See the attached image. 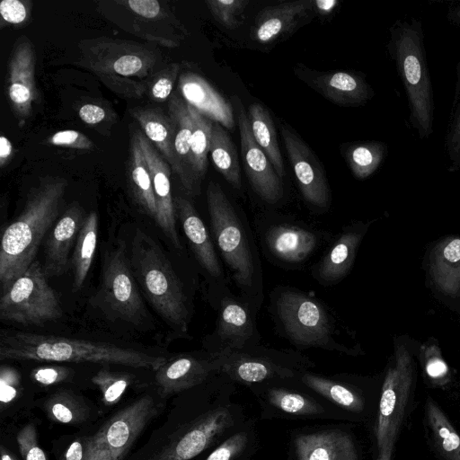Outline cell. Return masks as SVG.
Returning <instances> with one entry per match:
<instances>
[{"instance_id":"6da1fadb","label":"cell","mask_w":460,"mask_h":460,"mask_svg":"<svg viewBox=\"0 0 460 460\" xmlns=\"http://www.w3.org/2000/svg\"><path fill=\"white\" fill-rule=\"evenodd\" d=\"M67 181L46 176L27 194L23 210L4 231L0 247V284L6 290L35 261L40 244L58 219Z\"/></svg>"},{"instance_id":"7a4b0ae2","label":"cell","mask_w":460,"mask_h":460,"mask_svg":"<svg viewBox=\"0 0 460 460\" xmlns=\"http://www.w3.org/2000/svg\"><path fill=\"white\" fill-rule=\"evenodd\" d=\"M211 230L241 297L257 310L263 300L262 267L249 223L216 181L208 184Z\"/></svg>"},{"instance_id":"3957f363","label":"cell","mask_w":460,"mask_h":460,"mask_svg":"<svg viewBox=\"0 0 460 460\" xmlns=\"http://www.w3.org/2000/svg\"><path fill=\"white\" fill-rule=\"evenodd\" d=\"M0 359L115 364L155 371L167 360L116 344L23 332L2 333Z\"/></svg>"},{"instance_id":"277c9868","label":"cell","mask_w":460,"mask_h":460,"mask_svg":"<svg viewBox=\"0 0 460 460\" xmlns=\"http://www.w3.org/2000/svg\"><path fill=\"white\" fill-rule=\"evenodd\" d=\"M76 64L96 75L114 93L127 98H140L147 84L143 79L154 71L159 56L150 48L134 41L99 37L79 42Z\"/></svg>"},{"instance_id":"5b68a950","label":"cell","mask_w":460,"mask_h":460,"mask_svg":"<svg viewBox=\"0 0 460 460\" xmlns=\"http://www.w3.org/2000/svg\"><path fill=\"white\" fill-rule=\"evenodd\" d=\"M131 247V266L147 300L172 330L186 334L188 299L172 264L155 242L139 230Z\"/></svg>"},{"instance_id":"8992f818","label":"cell","mask_w":460,"mask_h":460,"mask_svg":"<svg viewBox=\"0 0 460 460\" xmlns=\"http://www.w3.org/2000/svg\"><path fill=\"white\" fill-rule=\"evenodd\" d=\"M389 49L407 94L410 121L421 138L433 131L434 100L420 21H398L391 28Z\"/></svg>"},{"instance_id":"52a82bcc","label":"cell","mask_w":460,"mask_h":460,"mask_svg":"<svg viewBox=\"0 0 460 460\" xmlns=\"http://www.w3.org/2000/svg\"><path fill=\"white\" fill-rule=\"evenodd\" d=\"M271 312L279 331L295 346L350 354L332 314L318 299L294 288L279 287L271 295Z\"/></svg>"},{"instance_id":"ba28073f","label":"cell","mask_w":460,"mask_h":460,"mask_svg":"<svg viewBox=\"0 0 460 460\" xmlns=\"http://www.w3.org/2000/svg\"><path fill=\"white\" fill-rule=\"evenodd\" d=\"M217 354L218 373L246 385L295 379L312 366V362L297 351L260 344Z\"/></svg>"},{"instance_id":"9c48e42d","label":"cell","mask_w":460,"mask_h":460,"mask_svg":"<svg viewBox=\"0 0 460 460\" xmlns=\"http://www.w3.org/2000/svg\"><path fill=\"white\" fill-rule=\"evenodd\" d=\"M62 314L59 299L37 261L2 292L0 319L3 321L42 324L59 319Z\"/></svg>"},{"instance_id":"30bf717a","label":"cell","mask_w":460,"mask_h":460,"mask_svg":"<svg viewBox=\"0 0 460 460\" xmlns=\"http://www.w3.org/2000/svg\"><path fill=\"white\" fill-rule=\"evenodd\" d=\"M157 410L153 397L147 394L118 411L85 439L83 460H121Z\"/></svg>"},{"instance_id":"8fae6325","label":"cell","mask_w":460,"mask_h":460,"mask_svg":"<svg viewBox=\"0 0 460 460\" xmlns=\"http://www.w3.org/2000/svg\"><path fill=\"white\" fill-rule=\"evenodd\" d=\"M96 300L114 319L139 325L146 318V309L122 246L105 255Z\"/></svg>"},{"instance_id":"7c38bea8","label":"cell","mask_w":460,"mask_h":460,"mask_svg":"<svg viewBox=\"0 0 460 460\" xmlns=\"http://www.w3.org/2000/svg\"><path fill=\"white\" fill-rule=\"evenodd\" d=\"M217 291L216 328L207 341V350L227 353L259 344L258 310L243 297L234 295L227 285L218 288Z\"/></svg>"},{"instance_id":"4fadbf2b","label":"cell","mask_w":460,"mask_h":460,"mask_svg":"<svg viewBox=\"0 0 460 460\" xmlns=\"http://www.w3.org/2000/svg\"><path fill=\"white\" fill-rule=\"evenodd\" d=\"M413 368L410 353L402 344H396L394 364L386 372L382 387L376 425L379 450L394 445L410 398Z\"/></svg>"},{"instance_id":"5bb4252c","label":"cell","mask_w":460,"mask_h":460,"mask_svg":"<svg viewBox=\"0 0 460 460\" xmlns=\"http://www.w3.org/2000/svg\"><path fill=\"white\" fill-rule=\"evenodd\" d=\"M238 124L241 151L245 174L257 196L268 204H277L284 197L282 179L270 159L255 141L243 104L236 95L232 96Z\"/></svg>"},{"instance_id":"9a60e30c","label":"cell","mask_w":460,"mask_h":460,"mask_svg":"<svg viewBox=\"0 0 460 460\" xmlns=\"http://www.w3.org/2000/svg\"><path fill=\"white\" fill-rule=\"evenodd\" d=\"M35 68L33 45L30 39L22 36L13 45L5 76L6 99L20 128L31 117L38 97Z\"/></svg>"},{"instance_id":"2e32d148","label":"cell","mask_w":460,"mask_h":460,"mask_svg":"<svg viewBox=\"0 0 460 460\" xmlns=\"http://www.w3.org/2000/svg\"><path fill=\"white\" fill-rule=\"evenodd\" d=\"M280 133L304 199L316 209H327L331 203V191L320 162L289 128L281 124Z\"/></svg>"},{"instance_id":"e0dca14e","label":"cell","mask_w":460,"mask_h":460,"mask_svg":"<svg viewBox=\"0 0 460 460\" xmlns=\"http://www.w3.org/2000/svg\"><path fill=\"white\" fill-rule=\"evenodd\" d=\"M234 421V416L227 408L210 411L171 439L153 460H190L228 430Z\"/></svg>"},{"instance_id":"ac0fdd59","label":"cell","mask_w":460,"mask_h":460,"mask_svg":"<svg viewBox=\"0 0 460 460\" xmlns=\"http://www.w3.org/2000/svg\"><path fill=\"white\" fill-rule=\"evenodd\" d=\"M151 174L153 190L157 208L155 222L177 249L181 248L176 229V213L171 190V166L157 149L145 137L135 130Z\"/></svg>"},{"instance_id":"d6986e66","label":"cell","mask_w":460,"mask_h":460,"mask_svg":"<svg viewBox=\"0 0 460 460\" xmlns=\"http://www.w3.org/2000/svg\"><path fill=\"white\" fill-rule=\"evenodd\" d=\"M155 372L161 394H175L199 385L218 372V354L207 350L180 355L166 360Z\"/></svg>"},{"instance_id":"ffe728a7","label":"cell","mask_w":460,"mask_h":460,"mask_svg":"<svg viewBox=\"0 0 460 460\" xmlns=\"http://www.w3.org/2000/svg\"><path fill=\"white\" fill-rule=\"evenodd\" d=\"M173 201L176 217L181 223L184 234L198 263L214 281L217 288L226 285L225 274L213 242L193 204L181 196H175Z\"/></svg>"},{"instance_id":"44dd1931","label":"cell","mask_w":460,"mask_h":460,"mask_svg":"<svg viewBox=\"0 0 460 460\" xmlns=\"http://www.w3.org/2000/svg\"><path fill=\"white\" fill-rule=\"evenodd\" d=\"M261 240L272 258L287 264L304 262L319 243L315 232L292 223L271 224L265 228Z\"/></svg>"},{"instance_id":"7402d4cb","label":"cell","mask_w":460,"mask_h":460,"mask_svg":"<svg viewBox=\"0 0 460 460\" xmlns=\"http://www.w3.org/2000/svg\"><path fill=\"white\" fill-rule=\"evenodd\" d=\"M178 91L181 98L204 117L225 128H234L236 120L233 104L201 75L192 72L181 74Z\"/></svg>"},{"instance_id":"603a6c76","label":"cell","mask_w":460,"mask_h":460,"mask_svg":"<svg viewBox=\"0 0 460 460\" xmlns=\"http://www.w3.org/2000/svg\"><path fill=\"white\" fill-rule=\"evenodd\" d=\"M299 72L302 80L324 98L338 105L360 106L374 94L366 80L356 73L347 71L313 73L306 68Z\"/></svg>"},{"instance_id":"cb8c5ba5","label":"cell","mask_w":460,"mask_h":460,"mask_svg":"<svg viewBox=\"0 0 460 460\" xmlns=\"http://www.w3.org/2000/svg\"><path fill=\"white\" fill-rule=\"evenodd\" d=\"M84 219L81 207L74 203L66 209L48 233L43 265L47 278L60 276L67 270L69 253L75 246Z\"/></svg>"},{"instance_id":"d4e9b609","label":"cell","mask_w":460,"mask_h":460,"mask_svg":"<svg viewBox=\"0 0 460 460\" xmlns=\"http://www.w3.org/2000/svg\"><path fill=\"white\" fill-rule=\"evenodd\" d=\"M365 232L364 225L344 228L323 258L313 267V278L323 286L334 285L344 279L351 269Z\"/></svg>"},{"instance_id":"484cf974","label":"cell","mask_w":460,"mask_h":460,"mask_svg":"<svg viewBox=\"0 0 460 460\" xmlns=\"http://www.w3.org/2000/svg\"><path fill=\"white\" fill-rule=\"evenodd\" d=\"M314 9L313 0L283 2L261 10L252 27V38L263 44L270 43L290 32Z\"/></svg>"},{"instance_id":"4316f807","label":"cell","mask_w":460,"mask_h":460,"mask_svg":"<svg viewBox=\"0 0 460 460\" xmlns=\"http://www.w3.org/2000/svg\"><path fill=\"white\" fill-rule=\"evenodd\" d=\"M168 115L175 126L174 154L178 165L177 176L189 194L199 192L190 169V146L193 122L189 104L177 93L168 102Z\"/></svg>"},{"instance_id":"83f0119b","label":"cell","mask_w":460,"mask_h":460,"mask_svg":"<svg viewBox=\"0 0 460 460\" xmlns=\"http://www.w3.org/2000/svg\"><path fill=\"white\" fill-rule=\"evenodd\" d=\"M295 450L298 460H358L351 438L341 430L301 434Z\"/></svg>"},{"instance_id":"f1b7e54d","label":"cell","mask_w":460,"mask_h":460,"mask_svg":"<svg viewBox=\"0 0 460 460\" xmlns=\"http://www.w3.org/2000/svg\"><path fill=\"white\" fill-rule=\"evenodd\" d=\"M130 115L139 124L145 137L177 174L178 165L174 154L175 126L169 115L153 107H136L130 111Z\"/></svg>"},{"instance_id":"f546056e","label":"cell","mask_w":460,"mask_h":460,"mask_svg":"<svg viewBox=\"0 0 460 460\" xmlns=\"http://www.w3.org/2000/svg\"><path fill=\"white\" fill-rule=\"evenodd\" d=\"M433 283L445 294L460 292V238L450 237L436 244L429 255Z\"/></svg>"},{"instance_id":"4dcf8cb0","label":"cell","mask_w":460,"mask_h":460,"mask_svg":"<svg viewBox=\"0 0 460 460\" xmlns=\"http://www.w3.org/2000/svg\"><path fill=\"white\" fill-rule=\"evenodd\" d=\"M128 181L131 195L139 208L155 220L157 208L151 174L136 132L131 136L127 163Z\"/></svg>"},{"instance_id":"1f68e13d","label":"cell","mask_w":460,"mask_h":460,"mask_svg":"<svg viewBox=\"0 0 460 460\" xmlns=\"http://www.w3.org/2000/svg\"><path fill=\"white\" fill-rule=\"evenodd\" d=\"M248 119L255 141L270 159L278 175L283 179L284 162L270 112L261 104L253 102L249 106Z\"/></svg>"},{"instance_id":"d6a6232c","label":"cell","mask_w":460,"mask_h":460,"mask_svg":"<svg viewBox=\"0 0 460 460\" xmlns=\"http://www.w3.org/2000/svg\"><path fill=\"white\" fill-rule=\"evenodd\" d=\"M98 217L96 212L91 211L84 219L81 229L77 234L72 262L74 273L73 288L79 290L88 275L97 244Z\"/></svg>"},{"instance_id":"836d02e7","label":"cell","mask_w":460,"mask_h":460,"mask_svg":"<svg viewBox=\"0 0 460 460\" xmlns=\"http://www.w3.org/2000/svg\"><path fill=\"white\" fill-rule=\"evenodd\" d=\"M209 153L217 170L234 189L241 190V173L234 144L226 128L214 122Z\"/></svg>"},{"instance_id":"e575fe53","label":"cell","mask_w":460,"mask_h":460,"mask_svg":"<svg viewBox=\"0 0 460 460\" xmlns=\"http://www.w3.org/2000/svg\"><path fill=\"white\" fill-rule=\"evenodd\" d=\"M298 380L310 389L343 409L359 411L363 408L361 396L349 385L304 371Z\"/></svg>"},{"instance_id":"d590c367","label":"cell","mask_w":460,"mask_h":460,"mask_svg":"<svg viewBox=\"0 0 460 460\" xmlns=\"http://www.w3.org/2000/svg\"><path fill=\"white\" fill-rule=\"evenodd\" d=\"M189 109L193 122L190 163L194 181L199 188V182L207 172L208 154L210 149L214 122L190 105H189Z\"/></svg>"},{"instance_id":"8d00e7d4","label":"cell","mask_w":460,"mask_h":460,"mask_svg":"<svg viewBox=\"0 0 460 460\" xmlns=\"http://www.w3.org/2000/svg\"><path fill=\"white\" fill-rule=\"evenodd\" d=\"M427 414L440 454L447 460H460V437L431 398L427 401Z\"/></svg>"},{"instance_id":"74e56055","label":"cell","mask_w":460,"mask_h":460,"mask_svg":"<svg viewBox=\"0 0 460 460\" xmlns=\"http://www.w3.org/2000/svg\"><path fill=\"white\" fill-rule=\"evenodd\" d=\"M385 150L383 143L364 142L349 146L343 155L353 175L363 180L378 168Z\"/></svg>"},{"instance_id":"f35d334b","label":"cell","mask_w":460,"mask_h":460,"mask_svg":"<svg viewBox=\"0 0 460 460\" xmlns=\"http://www.w3.org/2000/svg\"><path fill=\"white\" fill-rule=\"evenodd\" d=\"M266 397L269 404L287 414L312 416L323 411V408L312 397L283 387H270Z\"/></svg>"},{"instance_id":"ab89813d","label":"cell","mask_w":460,"mask_h":460,"mask_svg":"<svg viewBox=\"0 0 460 460\" xmlns=\"http://www.w3.org/2000/svg\"><path fill=\"white\" fill-rule=\"evenodd\" d=\"M49 416L60 423L69 424L84 418V410L77 400L67 393L57 394L46 403Z\"/></svg>"},{"instance_id":"60d3db41","label":"cell","mask_w":460,"mask_h":460,"mask_svg":"<svg viewBox=\"0 0 460 460\" xmlns=\"http://www.w3.org/2000/svg\"><path fill=\"white\" fill-rule=\"evenodd\" d=\"M247 0H207L206 4L214 19L229 29L239 27L243 21Z\"/></svg>"},{"instance_id":"b9f144b4","label":"cell","mask_w":460,"mask_h":460,"mask_svg":"<svg viewBox=\"0 0 460 460\" xmlns=\"http://www.w3.org/2000/svg\"><path fill=\"white\" fill-rule=\"evenodd\" d=\"M92 381L101 390L106 404L116 403L130 384L128 375L108 369L97 372Z\"/></svg>"},{"instance_id":"7bdbcfd3","label":"cell","mask_w":460,"mask_h":460,"mask_svg":"<svg viewBox=\"0 0 460 460\" xmlns=\"http://www.w3.org/2000/svg\"><path fill=\"white\" fill-rule=\"evenodd\" d=\"M180 70L181 65L173 63L156 73L147 84L149 97L155 102H165L170 99Z\"/></svg>"},{"instance_id":"ee69618b","label":"cell","mask_w":460,"mask_h":460,"mask_svg":"<svg viewBox=\"0 0 460 460\" xmlns=\"http://www.w3.org/2000/svg\"><path fill=\"white\" fill-rule=\"evenodd\" d=\"M454 104V115L447 134L446 148L450 160L449 171L455 172L460 169V93L456 94Z\"/></svg>"},{"instance_id":"f6af8a7d","label":"cell","mask_w":460,"mask_h":460,"mask_svg":"<svg viewBox=\"0 0 460 460\" xmlns=\"http://www.w3.org/2000/svg\"><path fill=\"white\" fill-rule=\"evenodd\" d=\"M250 443L248 431H239L216 447L205 460H234L245 451Z\"/></svg>"},{"instance_id":"bcb514c9","label":"cell","mask_w":460,"mask_h":460,"mask_svg":"<svg viewBox=\"0 0 460 460\" xmlns=\"http://www.w3.org/2000/svg\"><path fill=\"white\" fill-rule=\"evenodd\" d=\"M131 13L145 19L173 20L174 15L157 0L119 1Z\"/></svg>"},{"instance_id":"7dc6e473","label":"cell","mask_w":460,"mask_h":460,"mask_svg":"<svg viewBox=\"0 0 460 460\" xmlns=\"http://www.w3.org/2000/svg\"><path fill=\"white\" fill-rule=\"evenodd\" d=\"M31 2L25 0H3L0 3L1 27L21 25L31 17Z\"/></svg>"},{"instance_id":"c3c4849f","label":"cell","mask_w":460,"mask_h":460,"mask_svg":"<svg viewBox=\"0 0 460 460\" xmlns=\"http://www.w3.org/2000/svg\"><path fill=\"white\" fill-rule=\"evenodd\" d=\"M16 439L24 460H47L44 451L38 445L37 431L33 424L24 426L19 431Z\"/></svg>"},{"instance_id":"681fc988","label":"cell","mask_w":460,"mask_h":460,"mask_svg":"<svg viewBox=\"0 0 460 460\" xmlns=\"http://www.w3.org/2000/svg\"><path fill=\"white\" fill-rule=\"evenodd\" d=\"M47 142L52 146L79 150H89L93 146L87 136L73 129L58 131L51 135Z\"/></svg>"},{"instance_id":"f907efd6","label":"cell","mask_w":460,"mask_h":460,"mask_svg":"<svg viewBox=\"0 0 460 460\" xmlns=\"http://www.w3.org/2000/svg\"><path fill=\"white\" fill-rule=\"evenodd\" d=\"M20 378L17 372L3 366L0 371V401L2 404L12 402L18 393Z\"/></svg>"},{"instance_id":"816d5d0a","label":"cell","mask_w":460,"mask_h":460,"mask_svg":"<svg viewBox=\"0 0 460 460\" xmlns=\"http://www.w3.org/2000/svg\"><path fill=\"white\" fill-rule=\"evenodd\" d=\"M70 371L61 366H46L33 369L32 379L43 385H50L64 381L68 377Z\"/></svg>"},{"instance_id":"f5cc1de1","label":"cell","mask_w":460,"mask_h":460,"mask_svg":"<svg viewBox=\"0 0 460 460\" xmlns=\"http://www.w3.org/2000/svg\"><path fill=\"white\" fill-rule=\"evenodd\" d=\"M78 115L82 121L87 125H95L106 118L105 110L96 104L86 103L78 110Z\"/></svg>"},{"instance_id":"db71d44e","label":"cell","mask_w":460,"mask_h":460,"mask_svg":"<svg viewBox=\"0 0 460 460\" xmlns=\"http://www.w3.org/2000/svg\"><path fill=\"white\" fill-rule=\"evenodd\" d=\"M425 368L428 376L434 380L445 378L448 373V367L445 361L438 355L427 357Z\"/></svg>"},{"instance_id":"11a10c76","label":"cell","mask_w":460,"mask_h":460,"mask_svg":"<svg viewBox=\"0 0 460 460\" xmlns=\"http://www.w3.org/2000/svg\"><path fill=\"white\" fill-rule=\"evenodd\" d=\"M13 146L10 140L2 135L0 137V167L7 165L13 156Z\"/></svg>"},{"instance_id":"9f6ffc18","label":"cell","mask_w":460,"mask_h":460,"mask_svg":"<svg viewBox=\"0 0 460 460\" xmlns=\"http://www.w3.org/2000/svg\"><path fill=\"white\" fill-rule=\"evenodd\" d=\"M84 446L79 441L73 442L68 447L65 460H83Z\"/></svg>"},{"instance_id":"6f0895ef","label":"cell","mask_w":460,"mask_h":460,"mask_svg":"<svg viewBox=\"0 0 460 460\" xmlns=\"http://www.w3.org/2000/svg\"><path fill=\"white\" fill-rule=\"evenodd\" d=\"M338 4L336 0H317L314 1V9L322 14H328Z\"/></svg>"},{"instance_id":"680465c9","label":"cell","mask_w":460,"mask_h":460,"mask_svg":"<svg viewBox=\"0 0 460 460\" xmlns=\"http://www.w3.org/2000/svg\"><path fill=\"white\" fill-rule=\"evenodd\" d=\"M448 18L453 23L460 26V5L455 6L449 10Z\"/></svg>"},{"instance_id":"91938a15","label":"cell","mask_w":460,"mask_h":460,"mask_svg":"<svg viewBox=\"0 0 460 460\" xmlns=\"http://www.w3.org/2000/svg\"><path fill=\"white\" fill-rule=\"evenodd\" d=\"M394 445H388L382 448L377 460H390Z\"/></svg>"},{"instance_id":"94428289","label":"cell","mask_w":460,"mask_h":460,"mask_svg":"<svg viewBox=\"0 0 460 460\" xmlns=\"http://www.w3.org/2000/svg\"><path fill=\"white\" fill-rule=\"evenodd\" d=\"M1 460H17L13 457L9 451L4 449V447H1Z\"/></svg>"},{"instance_id":"6125c7cd","label":"cell","mask_w":460,"mask_h":460,"mask_svg":"<svg viewBox=\"0 0 460 460\" xmlns=\"http://www.w3.org/2000/svg\"><path fill=\"white\" fill-rule=\"evenodd\" d=\"M456 74H457V83H456V94L460 93V61L456 66Z\"/></svg>"}]
</instances>
